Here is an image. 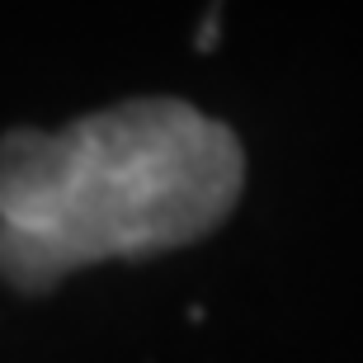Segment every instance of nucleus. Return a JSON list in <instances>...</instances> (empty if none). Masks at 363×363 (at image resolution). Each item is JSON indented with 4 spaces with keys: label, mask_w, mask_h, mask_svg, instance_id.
Segmentation results:
<instances>
[{
    "label": "nucleus",
    "mask_w": 363,
    "mask_h": 363,
    "mask_svg": "<svg viewBox=\"0 0 363 363\" xmlns=\"http://www.w3.org/2000/svg\"><path fill=\"white\" fill-rule=\"evenodd\" d=\"M227 123L184 99H128L57 133L0 137V274L48 293L76 269L194 245L241 199Z\"/></svg>",
    "instance_id": "1"
}]
</instances>
